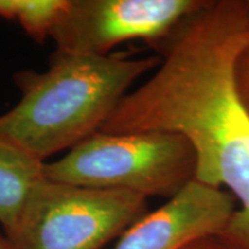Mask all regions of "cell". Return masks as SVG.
I'll return each instance as SVG.
<instances>
[{
    "label": "cell",
    "mask_w": 249,
    "mask_h": 249,
    "mask_svg": "<svg viewBox=\"0 0 249 249\" xmlns=\"http://www.w3.org/2000/svg\"><path fill=\"white\" fill-rule=\"evenodd\" d=\"M183 249H218V248L216 247V245H214L213 239L207 238V239H202V240L193 242V244L187 246V247Z\"/></svg>",
    "instance_id": "cell-10"
},
{
    "label": "cell",
    "mask_w": 249,
    "mask_h": 249,
    "mask_svg": "<svg viewBox=\"0 0 249 249\" xmlns=\"http://www.w3.org/2000/svg\"><path fill=\"white\" fill-rule=\"evenodd\" d=\"M0 249H15L7 236L0 234Z\"/></svg>",
    "instance_id": "cell-11"
},
{
    "label": "cell",
    "mask_w": 249,
    "mask_h": 249,
    "mask_svg": "<svg viewBox=\"0 0 249 249\" xmlns=\"http://www.w3.org/2000/svg\"><path fill=\"white\" fill-rule=\"evenodd\" d=\"M44 165L0 135V223L5 232L13 227L30 193L44 179Z\"/></svg>",
    "instance_id": "cell-7"
},
{
    "label": "cell",
    "mask_w": 249,
    "mask_h": 249,
    "mask_svg": "<svg viewBox=\"0 0 249 249\" xmlns=\"http://www.w3.org/2000/svg\"><path fill=\"white\" fill-rule=\"evenodd\" d=\"M158 58L55 51L45 73L20 71L22 97L0 116V135L44 161L99 132L127 90Z\"/></svg>",
    "instance_id": "cell-2"
},
{
    "label": "cell",
    "mask_w": 249,
    "mask_h": 249,
    "mask_svg": "<svg viewBox=\"0 0 249 249\" xmlns=\"http://www.w3.org/2000/svg\"><path fill=\"white\" fill-rule=\"evenodd\" d=\"M235 209L229 192L193 180L164 205L130 225L114 249H183L217 235Z\"/></svg>",
    "instance_id": "cell-6"
},
{
    "label": "cell",
    "mask_w": 249,
    "mask_h": 249,
    "mask_svg": "<svg viewBox=\"0 0 249 249\" xmlns=\"http://www.w3.org/2000/svg\"><path fill=\"white\" fill-rule=\"evenodd\" d=\"M209 0H71L52 31L55 51L107 55L114 46L143 39L166 42Z\"/></svg>",
    "instance_id": "cell-5"
},
{
    "label": "cell",
    "mask_w": 249,
    "mask_h": 249,
    "mask_svg": "<svg viewBox=\"0 0 249 249\" xmlns=\"http://www.w3.org/2000/svg\"><path fill=\"white\" fill-rule=\"evenodd\" d=\"M70 6L71 0H0V18L17 21L31 38L43 43Z\"/></svg>",
    "instance_id": "cell-8"
},
{
    "label": "cell",
    "mask_w": 249,
    "mask_h": 249,
    "mask_svg": "<svg viewBox=\"0 0 249 249\" xmlns=\"http://www.w3.org/2000/svg\"><path fill=\"white\" fill-rule=\"evenodd\" d=\"M195 171L194 149L180 134L97 132L59 160L45 163L44 178L171 198L195 180Z\"/></svg>",
    "instance_id": "cell-3"
},
{
    "label": "cell",
    "mask_w": 249,
    "mask_h": 249,
    "mask_svg": "<svg viewBox=\"0 0 249 249\" xmlns=\"http://www.w3.org/2000/svg\"><path fill=\"white\" fill-rule=\"evenodd\" d=\"M248 42L249 0H209L160 45L164 59L156 73L124 96L99 129L187 139L196 181L240 203L211 238L218 249H249V116L233 80L236 55Z\"/></svg>",
    "instance_id": "cell-1"
},
{
    "label": "cell",
    "mask_w": 249,
    "mask_h": 249,
    "mask_svg": "<svg viewBox=\"0 0 249 249\" xmlns=\"http://www.w3.org/2000/svg\"><path fill=\"white\" fill-rule=\"evenodd\" d=\"M233 80L239 101L249 116V42L236 55Z\"/></svg>",
    "instance_id": "cell-9"
},
{
    "label": "cell",
    "mask_w": 249,
    "mask_h": 249,
    "mask_svg": "<svg viewBox=\"0 0 249 249\" xmlns=\"http://www.w3.org/2000/svg\"><path fill=\"white\" fill-rule=\"evenodd\" d=\"M147 198L124 189L39 181L6 236L15 249H102L147 210Z\"/></svg>",
    "instance_id": "cell-4"
}]
</instances>
